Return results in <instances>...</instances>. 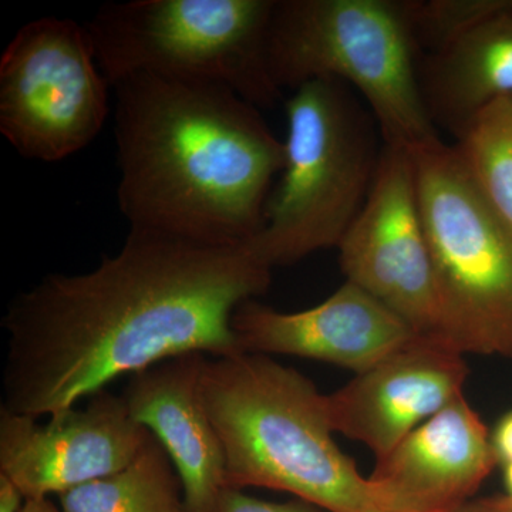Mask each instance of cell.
Segmentation results:
<instances>
[{"mask_svg": "<svg viewBox=\"0 0 512 512\" xmlns=\"http://www.w3.org/2000/svg\"><path fill=\"white\" fill-rule=\"evenodd\" d=\"M285 110L281 181L266 204L264 228L249 241L272 269L339 247L372 190L380 160L376 121L345 83H303Z\"/></svg>", "mask_w": 512, "mask_h": 512, "instance_id": "5b68a950", "label": "cell"}, {"mask_svg": "<svg viewBox=\"0 0 512 512\" xmlns=\"http://www.w3.org/2000/svg\"><path fill=\"white\" fill-rule=\"evenodd\" d=\"M419 79L434 126L456 140L481 110L512 97V3L420 59Z\"/></svg>", "mask_w": 512, "mask_h": 512, "instance_id": "9a60e30c", "label": "cell"}, {"mask_svg": "<svg viewBox=\"0 0 512 512\" xmlns=\"http://www.w3.org/2000/svg\"><path fill=\"white\" fill-rule=\"evenodd\" d=\"M117 202L130 229L210 245L264 228L285 144L220 84L134 74L113 86Z\"/></svg>", "mask_w": 512, "mask_h": 512, "instance_id": "7a4b0ae2", "label": "cell"}, {"mask_svg": "<svg viewBox=\"0 0 512 512\" xmlns=\"http://www.w3.org/2000/svg\"><path fill=\"white\" fill-rule=\"evenodd\" d=\"M150 437L124 397L106 390L45 424L0 409V474L26 500L62 495L128 466Z\"/></svg>", "mask_w": 512, "mask_h": 512, "instance_id": "30bf717a", "label": "cell"}, {"mask_svg": "<svg viewBox=\"0 0 512 512\" xmlns=\"http://www.w3.org/2000/svg\"><path fill=\"white\" fill-rule=\"evenodd\" d=\"M26 498L18 485L0 474V512H22Z\"/></svg>", "mask_w": 512, "mask_h": 512, "instance_id": "44dd1931", "label": "cell"}, {"mask_svg": "<svg viewBox=\"0 0 512 512\" xmlns=\"http://www.w3.org/2000/svg\"><path fill=\"white\" fill-rule=\"evenodd\" d=\"M210 356L171 357L131 376L124 390L128 412L163 446L180 477L185 512H218L225 457L204 392Z\"/></svg>", "mask_w": 512, "mask_h": 512, "instance_id": "5bb4252c", "label": "cell"}, {"mask_svg": "<svg viewBox=\"0 0 512 512\" xmlns=\"http://www.w3.org/2000/svg\"><path fill=\"white\" fill-rule=\"evenodd\" d=\"M467 376L464 353L450 342L416 336L338 392L325 394L330 427L382 458L463 396Z\"/></svg>", "mask_w": 512, "mask_h": 512, "instance_id": "8fae6325", "label": "cell"}, {"mask_svg": "<svg viewBox=\"0 0 512 512\" xmlns=\"http://www.w3.org/2000/svg\"><path fill=\"white\" fill-rule=\"evenodd\" d=\"M495 464L487 426L463 394L377 458L369 480L384 512H446L467 503Z\"/></svg>", "mask_w": 512, "mask_h": 512, "instance_id": "4fadbf2b", "label": "cell"}, {"mask_svg": "<svg viewBox=\"0 0 512 512\" xmlns=\"http://www.w3.org/2000/svg\"><path fill=\"white\" fill-rule=\"evenodd\" d=\"M218 512H326L306 503L296 500L288 503H271V501L259 500L242 493L238 488L227 487L221 495Z\"/></svg>", "mask_w": 512, "mask_h": 512, "instance_id": "d6986e66", "label": "cell"}, {"mask_svg": "<svg viewBox=\"0 0 512 512\" xmlns=\"http://www.w3.org/2000/svg\"><path fill=\"white\" fill-rule=\"evenodd\" d=\"M446 512H512L510 503L505 497L483 498V500H468L457 508Z\"/></svg>", "mask_w": 512, "mask_h": 512, "instance_id": "7402d4cb", "label": "cell"}, {"mask_svg": "<svg viewBox=\"0 0 512 512\" xmlns=\"http://www.w3.org/2000/svg\"><path fill=\"white\" fill-rule=\"evenodd\" d=\"M338 249L346 281L375 296L416 335L446 340L410 148L384 144L372 190Z\"/></svg>", "mask_w": 512, "mask_h": 512, "instance_id": "9c48e42d", "label": "cell"}, {"mask_svg": "<svg viewBox=\"0 0 512 512\" xmlns=\"http://www.w3.org/2000/svg\"><path fill=\"white\" fill-rule=\"evenodd\" d=\"M202 392L227 487L285 491L326 512H384L333 439L325 394L298 370L255 353L208 357Z\"/></svg>", "mask_w": 512, "mask_h": 512, "instance_id": "3957f363", "label": "cell"}, {"mask_svg": "<svg viewBox=\"0 0 512 512\" xmlns=\"http://www.w3.org/2000/svg\"><path fill=\"white\" fill-rule=\"evenodd\" d=\"M419 60L434 55L512 0H403Z\"/></svg>", "mask_w": 512, "mask_h": 512, "instance_id": "ac0fdd59", "label": "cell"}, {"mask_svg": "<svg viewBox=\"0 0 512 512\" xmlns=\"http://www.w3.org/2000/svg\"><path fill=\"white\" fill-rule=\"evenodd\" d=\"M62 512H185L180 477L153 436L128 466L59 495Z\"/></svg>", "mask_w": 512, "mask_h": 512, "instance_id": "2e32d148", "label": "cell"}, {"mask_svg": "<svg viewBox=\"0 0 512 512\" xmlns=\"http://www.w3.org/2000/svg\"><path fill=\"white\" fill-rule=\"evenodd\" d=\"M271 282V266L249 242L130 229L97 268L47 275L9 303L0 409L53 417L171 357L238 355L232 316Z\"/></svg>", "mask_w": 512, "mask_h": 512, "instance_id": "6da1fadb", "label": "cell"}, {"mask_svg": "<svg viewBox=\"0 0 512 512\" xmlns=\"http://www.w3.org/2000/svg\"><path fill=\"white\" fill-rule=\"evenodd\" d=\"M454 146L512 228V97L481 110Z\"/></svg>", "mask_w": 512, "mask_h": 512, "instance_id": "e0dca14e", "label": "cell"}, {"mask_svg": "<svg viewBox=\"0 0 512 512\" xmlns=\"http://www.w3.org/2000/svg\"><path fill=\"white\" fill-rule=\"evenodd\" d=\"M504 478H505V487H507V498L508 503H510L512 508V461L510 463L504 464Z\"/></svg>", "mask_w": 512, "mask_h": 512, "instance_id": "cb8c5ba5", "label": "cell"}, {"mask_svg": "<svg viewBox=\"0 0 512 512\" xmlns=\"http://www.w3.org/2000/svg\"><path fill=\"white\" fill-rule=\"evenodd\" d=\"M110 90L86 25L32 20L0 57V133L20 156L62 161L99 136Z\"/></svg>", "mask_w": 512, "mask_h": 512, "instance_id": "ba28073f", "label": "cell"}, {"mask_svg": "<svg viewBox=\"0 0 512 512\" xmlns=\"http://www.w3.org/2000/svg\"><path fill=\"white\" fill-rule=\"evenodd\" d=\"M491 444L498 463L504 466L512 461V412L505 414L503 419L498 421L491 436Z\"/></svg>", "mask_w": 512, "mask_h": 512, "instance_id": "ffe728a7", "label": "cell"}, {"mask_svg": "<svg viewBox=\"0 0 512 512\" xmlns=\"http://www.w3.org/2000/svg\"><path fill=\"white\" fill-rule=\"evenodd\" d=\"M268 66L281 92L316 79L355 89L387 146L416 150L440 138L403 0H276Z\"/></svg>", "mask_w": 512, "mask_h": 512, "instance_id": "277c9868", "label": "cell"}, {"mask_svg": "<svg viewBox=\"0 0 512 512\" xmlns=\"http://www.w3.org/2000/svg\"><path fill=\"white\" fill-rule=\"evenodd\" d=\"M412 151L444 338L464 355L512 357V228L456 146Z\"/></svg>", "mask_w": 512, "mask_h": 512, "instance_id": "52a82bcc", "label": "cell"}, {"mask_svg": "<svg viewBox=\"0 0 512 512\" xmlns=\"http://www.w3.org/2000/svg\"><path fill=\"white\" fill-rule=\"evenodd\" d=\"M276 0L106 3L86 28L111 87L134 74L220 84L258 109L282 92L268 66Z\"/></svg>", "mask_w": 512, "mask_h": 512, "instance_id": "8992f818", "label": "cell"}, {"mask_svg": "<svg viewBox=\"0 0 512 512\" xmlns=\"http://www.w3.org/2000/svg\"><path fill=\"white\" fill-rule=\"evenodd\" d=\"M22 512H62L57 508L49 498H40V500H26Z\"/></svg>", "mask_w": 512, "mask_h": 512, "instance_id": "603a6c76", "label": "cell"}, {"mask_svg": "<svg viewBox=\"0 0 512 512\" xmlns=\"http://www.w3.org/2000/svg\"><path fill=\"white\" fill-rule=\"evenodd\" d=\"M242 353L320 360L357 375L416 338V332L365 289L346 281L326 301L279 312L252 299L232 316Z\"/></svg>", "mask_w": 512, "mask_h": 512, "instance_id": "7c38bea8", "label": "cell"}]
</instances>
